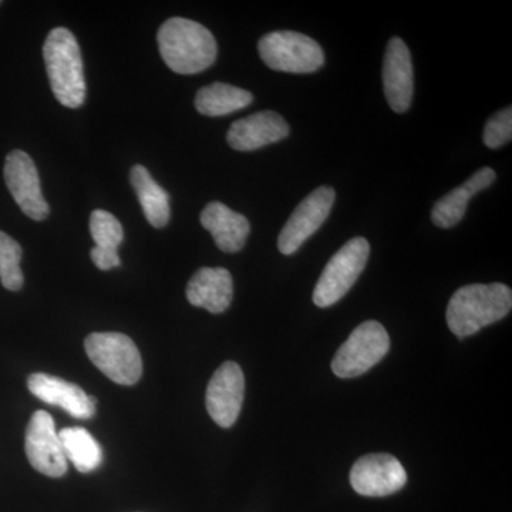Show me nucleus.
I'll return each mask as SVG.
<instances>
[{
	"mask_svg": "<svg viewBox=\"0 0 512 512\" xmlns=\"http://www.w3.org/2000/svg\"><path fill=\"white\" fill-rule=\"evenodd\" d=\"M336 192L332 187H319L311 192L292 212L278 238V249L281 254L293 255L311 238L323 222L328 220Z\"/></svg>",
	"mask_w": 512,
	"mask_h": 512,
	"instance_id": "8",
	"label": "nucleus"
},
{
	"mask_svg": "<svg viewBox=\"0 0 512 512\" xmlns=\"http://www.w3.org/2000/svg\"><path fill=\"white\" fill-rule=\"evenodd\" d=\"M370 255L366 238L350 239L330 258L313 291V303L319 308H329L338 303L356 284Z\"/></svg>",
	"mask_w": 512,
	"mask_h": 512,
	"instance_id": "6",
	"label": "nucleus"
},
{
	"mask_svg": "<svg viewBox=\"0 0 512 512\" xmlns=\"http://www.w3.org/2000/svg\"><path fill=\"white\" fill-rule=\"evenodd\" d=\"M512 308V292L504 284L463 286L451 296L447 325L457 338L476 335L485 326L504 319Z\"/></svg>",
	"mask_w": 512,
	"mask_h": 512,
	"instance_id": "2",
	"label": "nucleus"
},
{
	"mask_svg": "<svg viewBox=\"0 0 512 512\" xmlns=\"http://www.w3.org/2000/svg\"><path fill=\"white\" fill-rule=\"evenodd\" d=\"M512 138V109L498 111L490 120L487 121L484 128L483 140L488 148H500L510 143Z\"/></svg>",
	"mask_w": 512,
	"mask_h": 512,
	"instance_id": "24",
	"label": "nucleus"
},
{
	"mask_svg": "<svg viewBox=\"0 0 512 512\" xmlns=\"http://www.w3.org/2000/svg\"><path fill=\"white\" fill-rule=\"evenodd\" d=\"M130 181L147 221L154 228H164L171 217L170 197L167 191L154 181L144 165L138 164L131 168Z\"/></svg>",
	"mask_w": 512,
	"mask_h": 512,
	"instance_id": "19",
	"label": "nucleus"
},
{
	"mask_svg": "<svg viewBox=\"0 0 512 512\" xmlns=\"http://www.w3.org/2000/svg\"><path fill=\"white\" fill-rule=\"evenodd\" d=\"M22 255L19 242L0 231V282L8 291H19L25 282L20 268Z\"/></svg>",
	"mask_w": 512,
	"mask_h": 512,
	"instance_id": "22",
	"label": "nucleus"
},
{
	"mask_svg": "<svg viewBox=\"0 0 512 512\" xmlns=\"http://www.w3.org/2000/svg\"><path fill=\"white\" fill-rule=\"evenodd\" d=\"M495 178H497V174H495L493 168L484 167L478 170L476 174L471 175L466 183L448 192L447 195H444L434 204L433 211H431L433 224L439 228H453L454 225L463 220L471 198L477 192L490 187Z\"/></svg>",
	"mask_w": 512,
	"mask_h": 512,
	"instance_id": "18",
	"label": "nucleus"
},
{
	"mask_svg": "<svg viewBox=\"0 0 512 512\" xmlns=\"http://www.w3.org/2000/svg\"><path fill=\"white\" fill-rule=\"evenodd\" d=\"M90 234L97 248L117 251L124 239L120 221L110 212L96 210L90 217Z\"/></svg>",
	"mask_w": 512,
	"mask_h": 512,
	"instance_id": "23",
	"label": "nucleus"
},
{
	"mask_svg": "<svg viewBox=\"0 0 512 512\" xmlns=\"http://www.w3.org/2000/svg\"><path fill=\"white\" fill-rule=\"evenodd\" d=\"M93 264L100 269V271H110V269L117 268L121 265L119 252L109 251V249H101L94 247L90 251Z\"/></svg>",
	"mask_w": 512,
	"mask_h": 512,
	"instance_id": "25",
	"label": "nucleus"
},
{
	"mask_svg": "<svg viewBox=\"0 0 512 512\" xmlns=\"http://www.w3.org/2000/svg\"><path fill=\"white\" fill-rule=\"evenodd\" d=\"M157 42L165 64L178 74L204 72L218 55L214 35L190 19H168L158 30Z\"/></svg>",
	"mask_w": 512,
	"mask_h": 512,
	"instance_id": "1",
	"label": "nucleus"
},
{
	"mask_svg": "<svg viewBox=\"0 0 512 512\" xmlns=\"http://www.w3.org/2000/svg\"><path fill=\"white\" fill-rule=\"evenodd\" d=\"M383 84L390 109L396 113H406L413 100L414 73L409 47L400 37H392L387 43Z\"/></svg>",
	"mask_w": 512,
	"mask_h": 512,
	"instance_id": "13",
	"label": "nucleus"
},
{
	"mask_svg": "<svg viewBox=\"0 0 512 512\" xmlns=\"http://www.w3.org/2000/svg\"><path fill=\"white\" fill-rule=\"evenodd\" d=\"M30 393L37 399L66 410L74 419H90L96 414V397L89 396L82 387L47 373L29 376Z\"/></svg>",
	"mask_w": 512,
	"mask_h": 512,
	"instance_id": "14",
	"label": "nucleus"
},
{
	"mask_svg": "<svg viewBox=\"0 0 512 512\" xmlns=\"http://www.w3.org/2000/svg\"><path fill=\"white\" fill-rule=\"evenodd\" d=\"M407 473L396 457L390 454H367L353 464L350 484L365 497H387L402 490Z\"/></svg>",
	"mask_w": 512,
	"mask_h": 512,
	"instance_id": "10",
	"label": "nucleus"
},
{
	"mask_svg": "<svg viewBox=\"0 0 512 512\" xmlns=\"http://www.w3.org/2000/svg\"><path fill=\"white\" fill-rule=\"evenodd\" d=\"M5 181L23 214L35 221L46 220L49 205L43 197L39 173L29 154L16 150L6 157Z\"/></svg>",
	"mask_w": 512,
	"mask_h": 512,
	"instance_id": "11",
	"label": "nucleus"
},
{
	"mask_svg": "<svg viewBox=\"0 0 512 512\" xmlns=\"http://www.w3.org/2000/svg\"><path fill=\"white\" fill-rule=\"evenodd\" d=\"M87 356L103 375L121 386H133L143 375L136 343L123 333H92L84 342Z\"/></svg>",
	"mask_w": 512,
	"mask_h": 512,
	"instance_id": "5",
	"label": "nucleus"
},
{
	"mask_svg": "<svg viewBox=\"0 0 512 512\" xmlns=\"http://www.w3.org/2000/svg\"><path fill=\"white\" fill-rule=\"evenodd\" d=\"M289 133L291 128L281 114L275 111H259L232 123L227 141L234 150L254 151L284 140Z\"/></svg>",
	"mask_w": 512,
	"mask_h": 512,
	"instance_id": "15",
	"label": "nucleus"
},
{
	"mask_svg": "<svg viewBox=\"0 0 512 512\" xmlns=\"http://www.w3.org/2000/svg\"><path fill=\"white\" fill-rule=\"evenodd\" d=\"M43 57L56 100L67 109H79L86 100V80L79 42L69 29L56 28L47 36Z\"/></svg>",
	"mask_w": 512,
	"mask_h": 512,
	"instance_id": "3",
	"label": "nucleus"
},
{
	"mask_svg": "<svg viewBox=\"0 0 512 512\" xmlns=\"http://www.w3.org/2000/svg\"><path fill=\"white\" fill-rule=\"evenodd\" d=\"M259 56L276 72L306 74L318 72L325 64V53L312 37L292 30H278L262 37Z\"/></svg>",
	"mask_w": 512,
	"mask_h": 512,
	"instance_id": "4",
	"label": "nucleus"
},
{
	"mask_svg": "<svg viewBox=\"0 0 512 512\" xmlns=\"http://www.w3.org/2000/svg\"><path fill=\"white\" fill-rule=\"evenodd\" d=\"M200 220L202 227L211 232L215 244L225 254H235L245 247L251 225L244 215L214 201L201 212Z\"/></svg>",
	"mask_w": 512,
	"mask_h": 512,
	"instance_id": "17",
	"label": "nucleus"
},
{
	"mask_svg": "<svg viewBox=\"0 0 512 512\" xmlns=\"http://www.w3.org/2000/svg\"><path fill=\"white\" fill-rule=\"evenodd\" d=\"M26 456L36 471L47 477H63L67 471L55 420L45 410L33 413L25 436Z\"/></svg>",
	"mask_w": 512,
	"mask_h": 512,
	"instance_id": "9",
	"label": "nucleus"
},
{
	"mask_svg": "<svg viewBox=\"0 0 512 512\" xmlns=\"http://www.w3.org/2000/svg\"><path fill=\"white\" fill-rule=\"evenodd\" d=\"M64 457L80 473H92L103 463V450L92 434L83 427H66L59 431Z\"/></svg>",
	"mask_w": 512,
	"mask_h": 512,
	"instance_id": "21",
	"label": "nucleus"
},
{
	"mask_svg": "<svg viewBox=\"0 0 512 512\" xmlns=\"http://www.w3.org/2000/svg\"><path fill=\"white\" fill-rule=\"evenodd\" d=\"M232 298L234 282L228 269L201 268L188 282V302L215 315L227 311Z\"/></svg>",
	"mask_w": 512,
	"mask_h": 512,
	"instance_id": "16",
	"label": "nucleus"
},
{
	"mask_svg": "<svg viewBox=\"0 0 512 512\" xmlns=\"http://www.w3.org/2000/svg\"><path fill=\"white\" fill-rule=\"evenodd\" d=\"M254 101L252 93L225 83L202 87L195 96V109L208 117H221L248 107Z\"/></svg>",
	"mask_w": 512,
	"mask_h": 512,
	"instance_id": "20",
	"label": "nucleus"
},
{
	"mask_svg": "<svg viewBox=\"0 0 512 512\" xmlns=\"http://www.w3.org/2000/svg\"><path fill=\"white\" fill-rule=\"evenodd\" d=\"M245 377L241 367L235 362H225L218 367L207 387L208 414L222 427L234 426L244 403Z\"/></svg>",
	"mask_w": 512,
	"mask_h": 512,
	"instance_id": "12",
	"label": "nucleus"
},
{
	"mask_svg": "<svg viewBox=\"0 0 512 512\" xmlns=\"http://www.w3.org/2000/svg\"><path fill=\"white\" fill-rule=\"evenodd\" d=\"M390 349V338L382 323L367 320L353 330L332 360V370L340 379L365 375Z\"/></svg>",
	"mask_w": 512,
	"mask_h": 512,
	"instance_id": "7",
	"label": "nucleus"
}]
</instances>
